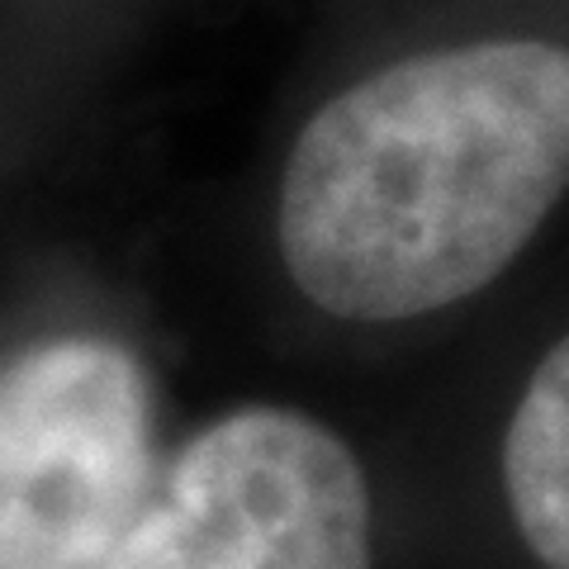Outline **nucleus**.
Wrapping results in <instances>:
<instances>
[{
  "label": "nucleus",
  "instance_id": "1",
  "mask_svg": "<svg viewBox=\"0 0 569 569\" xmlns=\"http://www.w3.org/2000/svg\"><path fill=\"white\" fill-rule=\"evenodd\" d=\"M569 181V48L485 33L413 48L299 123L276 190L284 276L342 323L485 295Z\"/></svg>",
  "mask_w": 569,
  "mask_h": 569
},
{
  "label": "nucleus",
  "instance_id": "2",
  "mask_svg": "<svg viewBox=\"0 0 569 569\" xmlns=\"http://www.w3.org/2000/svg\"><path fill=\"white\" fill-rule=\"evenodd\" d=\"M370 479L299 408L247 403L152 475L100 569H370Z\"/></svg>",
  "mask_w": 569,
  "mask_h": 569
},
{
  "label": "nucleus",
  "instance_id": "3",
  "mask_svg": "<svg viewBox=\"0 0 569 569\" xmlns=\"http://www.w3.org/2000/svg\"><path fill=\"white\" fill-rule=\"evenodd\" d=\"M152 475L148 389L119 347L0 370V569H100Z\"/></svg>",
  "mask_w": 569,
  "mask_h": 569
},
{
  "label": "nucleus",
  "instance_id": "4",
  "mask_svg": "<svg viewBox=\"0 0 569 569\" xmlns=\"http://www.w3.org/2000/svg\"><path fill=\"white\" fill-rule=\"evenodd\" d=\"M503 493L541 569H569V347H546L503 427Z\"/></svg>",
  "mask_w": 569,
  "mask_h": 569
}]
</instances>
